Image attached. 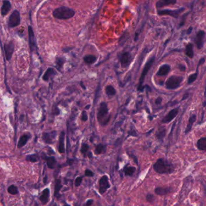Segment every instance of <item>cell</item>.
Listing matches in <instances>:
<instances>
[{
  "label": "cell",
  "mask_w": 206,
  "mask_h": 206,
  "mask_svg": "<svg viewBox=\"0 0 206 206\" xmlns=\"http://www.w3.org/2000/svg\"><path fill=\"white\" fill-rule=\"evenodd\" d=\"M153 169L159 174H170L175 170V166L168 160L160 158L153 164Z\"/></svg>",
  "instance_id": "6da1fadb"
},
{
  "label": "cell",
  "mask_w": 206,
  "mask_h": 206,
  "mask_svg": "<svg viewBox=\"0 0 206 206\" xmlns=\"http://www.w3.org/2000/svg\"><path fill=\"white\" fill-rule=\"evenodd\" d=\"M97 119L99 124L105 126L109 123L111 119V115L109 114V110L107 103L102 102L98 106L97 113Z\"/></svg>",
  "instance_id": "7a4b0ae2"
},
{
  "label": "cell",
  "mask_w": 206,
  "mask_h": 206,
  "mask_svg": "<svg viewBox=\"0 0 206 206\" xmlns=\"http://www.w3.org/2000/svg\"><path fill=\"white\" fill-rule=\"evenodd\" d=\"M75 15L73 9L65 6L57 7L53 12V15L55 18L59 20H68L73 18Z\"/></svg>",
  "instance_id": "3957f363"
},
{
  "label": "cell",
  "mask_w": 206,
  "mask_h": 206,
  "mask_svg": "<svg viewBox=\"0 0 206 206\" xmlns=\"http://www.w3.org/2000/svg\"><path fill=\"white\" fill-rule=\"evenodd\" d=\"M154 61H155V56H152L151 57H150L149 59L146 62V63L145 64L143 71H142V75H141L140 78V80H139V85H138V89H137L139 91H142L143 90L144 88L143 87V84L144 80L145 79L146 76L147 75L148 71H149L152 65L154 64Z\"/></svg>",
  "instance_id": "277c9868"
},
{
  "label": "cell",
  "mask_w": 206,
  "mask_h": 206,
  "mask_svg": "<svg viewBox=\"0 0 206 206\" xmlns=\"http://www.w3.org/2000/svg\"><path fill=\"white\" fill-rule=\"evenodd\" d=\"M184 80L183 76H172L169 77L166 82V87L169 89H175L178 88Z\"/></svg>",
  "instance_id": "5b68a950"
},
{
  "label": "cell",
  "mask_w": 206,
  "mask_h": 206,
  "mask_svg": "<svg viewBox=\"0 0 206 206\" xmlns=\"http://www.w3.org/2000/svg\"><path fill=\"white\" fill-rule=\"evenodd\" d=\"M21 23V15L19 11L14 10L10 15L7 22L8 27L9 28H14L18 26Z\"/></svg>",
  "instance_id": "8992f818"
},
{
  "label": "cell",
  "mask_w": 206,
  "mask_h": 206,
  "mask_svg": "<svg viewBox=\"0 0 206 206\" xmlns=\"http://www.w3.org/2000/svg\"><path fill=\"white\" fill-rule=\"evenodd\" d=\"M111 187L109 178L107 175L102 176L98 181V192L101 195H103L106 191Z\"/></svg>",
  "instance_id": "52a82bcc"
},
{
  "label": "cell",
  "mask_w": 206,
  "mask_h": 206,
  "mask_svg": "<svg viewBox=\"0 0 206 206\" xmlns=\"http://www.w3.org/2000/svg\"><path fill=\"white\" fill-rule=\"evenodd\" d=\"M184 8H181L179 9L176 10H170V9H164L158 10L157 13L159 15H168L174 18H178L179 15L182 12L184 11Z\"/></svg>",
  "instance_id": "ba28073f"
},
{
  "label": "cell",
  "mask_w": 206,
  "mask_h": 206,
  "mask_svg": "<svg viewBox=\"0 0 206 206\" xmlns=\"http://www.w3.org/2000/svg\"><path fill=\"white\" fill-rule=\"evenodd\" d=\"M119 59L123 68H127L130 65L132 61L130 53L127 52H124L122 53H120L119 56Z\"/></svg>",
  "instance_id": "9c48e42d"
},
{
  "label": "cell",
  "mask_w": 206,
  "mask_h": 206,
  "mask_svg": "<svg viewBox=\"0 0 206 206\" xmlns=\"http://www.w3.org/2000/svg\"><path fill=\"white\" fill-rule=\"evenodd\" d=\"M205 36V33L203 30H200L197 33L196 36L195 38L194 41L196 46L197 47L198 49H201L204 46V38Z\"/></svg>",
  "instance_id": "30bf717a"
},
{
  "label": "cell",
  "mask_w": 206,
  "mask_h": 206,
  "mask_svg": "<svg viewBox=\"0 0 206 206\" xmlns=\"http://www.w3.org/2000/svg\"><path fill=\"white\" fill-rule=\"evenodd\" d=\"M14 44L12 41H10L9 43H7L4 44V48L5 51V55L6 59L7 61H10L12 58L13 52H14Z\"/></svg>",
  "instance_id": "8fae6325"
},
{
  "label": "cell",
  "mask_w": 206,
  "mask_h": 206,
  "mask_svg": "<svg viewBox=\"0 0 206 206\" xmlns=\"http://www.w3.org/2000/svg\"><path fill=\"white\" fill-rule=\"evenodd\" d=\"M179 112V108H174L170 110L166 116L164 117L162 120L161 122L163 123H170L172 120H174L176 116L178 115Z\"/></svg>",
  "instance_id": "7c38bea8"
},
{
  "label": "cell",
  "mask_w": 206,
  "mask_h": 206,
  "mask_svg": "<svg viewBox=\"0 0 206 206\" xmlns=\"http://www.w3.org/2000/svg\"><path fill=\"white\" fill-rule=\"evenodd\" d=\"M173 189L172 187H156L154 192L156 195L159 196H164L172 192Z\"/></svg>",
  "instance_id": "4fadbf2b"
},
{
  "label": "cell",
  "mask_w": 206,
  "mask_h": 206,
  "mask_svg": "<svg viewBox=\"0 0 206 206\" xmlns=\"http://www.w3.org/2000/svg\"><path fill=\"white\" fill-rule=\"evenodd\" d=\"M28 31H29V45L30 50L32 52L34 50L36 47V41L34 30L32 29L31 26H29L28 27Z\"/></svg>",
  "instance_id": "5bb4252c"
},
{
  "label": "cell",
  "mask_w": 206,
  "mask_h": 206,
  "mask_svg": "<svg viewBox=\"0 0 206 206\" xmlns=\"http://www.w3.org/2000/svg\"><path fill=\"white\" fill-rule=\"evenodd\" d=\"M170 70V66L168 64H163L160 66L157 73H156V75L159 76H163L168 75Z\"/></svg>",
  "instance_id": "9a60e30c"
},
{
  "label": "cell",
  "mask_w": 206,
  "mask_h": 206,
  "mask_svg": "<svg viewBox=\"0 0 206 206\" xmlns=\"http://www.w3.org/2000/svg\"><path fill=\"white\" fill-rule=\"evenodd\" d=\"M176 3V0H160V1H156L155 5L156 8H161L169 5H174Z\"/></svg>",
  "instance_id": "2e32d148"
},
{
  "label": "cell",
  "mask_w": 206,
  "mask_h": 206,
  "mask_svg": "<svg viewBox=\"0 0 206 206\" xmlns=\"http://www.w3.org/2000/svg\"><path fill=\"white\" fill-rule=\"evenodd\" d=\"M12 8V5L10 1H4L3 6L1 8V13L3 16H5L8 14Z\"/></svg>",
  "instance_id": "e0dca14e"
},
{
  "label": "cell",
  "mask_w": 206,
  "mask_h": 206,
  "mask_svg": "<svg viewBox=\"0 0 206 206\" xmlns=\"http://www.w3.org/2000/svg\"><path fill=\"white\" fill-rule=\"evenodd\" d=\"M166 128L164 127H160L158 130L156 131L155 133V137L159 140L163 141V139L166 135Z\"/></svg>",
  "instance_id": "ac0fdd59"
},
{
  "label": "cell",
  "mask_w": 206,
  "mask_h": 206,
  "mask_svg": "<svg viewBox=\"0 0 206 206\" xmlns=\"http://www.w3.org/2000/svg\"><path fill=\"white\" fill-rule=\"evenodd\" d=\"M56 137V132L53 131L52 133H44L43 135V138L44 141L46 143H52V138Z\"/></svg>",
  "instance_id": "d6986e66"
},
{
  "label": "cell",
  "mask_w": 206,
  "mask_h": 206,
  "mask_svg": "<svg viewBox=\"0 0 206 206\" xmlns=\"http://www.w3.org/2000/svg\"><path fill=\"white\" fill-rule=\"evenodd\" d=\"M196 146L200 151H205L206 150V137L200 138L196 143Z\"/></svg>",
  "instance_id": "ffe728a7"
},
{
  "label": "cell",
  "mask_w": 206,
  "mask_h": 206,
  "mask_svg": "<svg viewBox=\"0 0 206 206\" xmlns=\"http://www.w3.org/2000/svg\"><path fill=\"white\" fill-rule=\"evenodd\" d=\"M185 54L186 55L189 57V58L192 59L194 56L193 53V45L192 43H189L185 48Z\"/></svg>",
  "instance_id": "44dd1931"
},
{
  "label": "cell",
  "mask_w": 206,
  "mask_h": 206,
  "mask_svg": "<svg viewBox=\"0 0 206 206\" xmlns=\"http://www.w3.org/2000/svg\"><path fill=\"white\" fill-rule=\"evenodd\" d=\"M196 116L195 114H192V116L190 117V118H189V123H188V125H187V127L185 130V134H188L189 132L191 131L192 126L193 125V123H195V122L196 121Z\"/></svg>",
  "instance_id": "7402d4cb"
},
{
  "label": "cell",
  "mask_w": 206,
  "mask_h": 206,
  "mask_svg": "<svg viewBox=\"0 0 206 206\" xmlns=\"http://www.w3.org/2000/svg\"><path fill=\"white\" fill-rule=\"evenodd\" d=\"M50 191L48 189H45L43 191L42 195L40 196V200L43 204H46L48 201Z\"/></svg>",
  "instance_id": "603a6c76"
},
{
  "label": "cell",
  "mask_w": 206,
  "mask_h": 206,
  "mask_svg": "<svg viewBox=\"0 0 206 206\" xmlns=\"http://www.w3.org/2000/svg\"><path fill=\"white\" fill-rule=\"evenodd\" d=\"M64 139H65V133L62 131L59 137V145L58 150L61 154L65 152V146H64Z\"/></svg>",
  "instance_id": "cb8c5ba5"
},
{
  "label": "cell",
  "mask_w": 206,
  "mask_h": 206,
  "mask_svg": "<svg viewBox=\"0 0 206 206\" xmlns=\"http://www.w3.org/2000/svg\"><path fill=\"white\" fill-rule=\"evenodd\" d=\"M136 171V168L134 166H126L124 169H123V172L125 176L131 177L134 175L135 172Z\"/></svg>",
  "instance_id": "d4e9b609"
},
{
  "label": "cell",
  "mask_w": 206,
  "mask_h": 206,
  "mask_svg": "<svg viewBox=\"0 0 206 206\" xmlns=\"http://www.w3.org/2000/svg\"><path fill=\"white\" fill-rule=\"evenodd\" d=\"M106 151V147L105 145H103V144H98L96 145L95 149H94V153L96 155H101L105 154Z\"/></svg>",
  "instance_id": "484cf974"
},
{
  "label": "cell",
  "mask_w": 206,
  "mask_h": 206,
  "mask_svg": "<svg viewBox=\"0 0 206 206\" xmlns=\"http://www.w3.org/2000/svg\"><path fill=\"white\" fill-rule=\"evenodd\" d=\"M97 57L94 55L92 54H89V55H86L84 57V61L87 64H93L95 63L97 61Z\"/></svg>",
  "instance_id": "4316f807"
},
{
  "label": "cell",
  "mask_w": 206,
  "mask_h": 206,
  "mask_svg": "<svg viewBox=\"0 0 206 206\" xmlns=\"http://www.w3.org/2000/svg\"><path fill=\"white\" fill-rule=\"evenodd\" d=\"M56 75V71L53 68H49L47 70V71L45 72V74L44 75L43 79L44 80L47 81L53 75Z\"/></svg>",
  "instance_id": "83f0119b"
},
{
  "label": "cell",
  "mask_w": 206,
  "mask_h": 206,
  "mask_svg": "<svg viewBox=\"0 0 206 206\" xmlns=\"http://www.w3.org/2000/svg\"><path fill=\"white\" fill-rule=\"evenodd\" d=\"M29 138H30V135H27V134H25V135H23L22 136H21L19 142H18V147L19 148H21V147H23L24 146H25L26 145L27 142H28Z\"/></svg>",
  "instance_id": "f1b7e54d"
},
{
  "label": "cell",
  "mask_w": 206,
  "mask_h": 206,
  "mask_svg": "<svg viewBox=\"0 0 206 206\" xmlns=\"http://www.w3.org/2000/svg\"><path fill=\"white\" fill-rule=\"evenodd\" d=\"M45 160L47 162V165L49 168L53 169L55 167L56 161L54 157H53V156H48V157L45 158Z\"/></svg>",
  "instance_id": "f546056e"
},
{
  "label": "cell",
  "mask_w": 206,
  "mask_h": 206,
  "mask_svg": "<svg viewBox=\"0 0 206 206\" xmlns=\"http://www.w3.org/2000/svg\"><path fill=\"white\" fill-rule=\"evenodd\" d=\"M105 93L108 96H113L116 94V90L112 85H107L105 87Z\"/></svg>",
  "instance_id": "4dcf8cb0"
},
{
  "label": "cell",
  "mask_w": 206,
  "mask_h": 206,
  "mask_svg": "<svg viewBox=\"0 0 206 206\" xmlns=\"http://www.w3.org/2000/svg\"><path fill=\"white\" fill-rule=\"evenodd\" d=\"M198 69L196 70V71L194 73V74H192L190 76H189L188 80H187V84L189 85H191L192 83L196 80L197 77H198Z\"/></svg>",
  "instance_id": "1f68e13d"
},
{
  "label": "cell",
  "mask_w": 206,
  "mask_h": 206,
  "mask_svg": "<svg viewBox=\"0 0 206 206\" xmlns=\"http://www.w3.org/2000/svg\"><path fill=\"white\" fill-rule=\"evenodd\" d=\"M62 187V185L61 184V181L60 179H56L55 182V187H54V195L57 196V193H59L61 188Z\"/></svg>",
  "instance_id": "d6a6232c"
},
{
  "label": "cell",
  "mask_w": 206,
  "mask_h": 206,
  "mask_svg": "<svg viewBox=\"0 0 206 206\" xmlns=\"http://www.w3.org/2000/svg\"><path fill=\"white\" fill-rule=\"evenodd\" d=\"M7 191L11 195H16L18 193V188L15 185H12L10 186L7 189Z\"/></svg>",
  "instance_id": "836d02e7"
},
{
  "label": "cell",
  "mask_w": 206,
  "mask_h": 206,
  "mask_svg": "<svg viewBox=\"0 0 206 206\" xmlns=\"http://www.w3.org/2000/svg\"><path fill=\"white\" fill-rule=\"evenodd\" d=\"M88 150H89V146H88V145L85 143H82V146H81V149H80V152H81V153L82 154L84 155V156H86V154L88 152Z\"/></svg>",
  "instance_id": "e575fe53"
},
{
  "label": "cell",
  "mask_w": 206,
  "mask_h": 206,
  "mask_svg": "<svg viewBox=\"0 0 206 206\" xmlns=\"http://www.w3.org/2000/svg\"><path fill=\"white\" fill-rule=\"evenodd\" d=\"M26 160L29 161L32 163H35L38 160V156L37 155H30L27 156L26 157Z\"/></svg>",
  "instance_id": "d590c367"
},
{
  "label": "cell",
  "mask_w": 206,
  "mask_h": 206,
  "mask_svg": "<svg viewBox=\"0 0 206 206\" xmlns=\"http://www.w3.org/2000/svg\"><path fill=\"white\" fill-rule=\"evenodd\" d=\"M146 200L148 203H149L150 204H153L155 201V196L153 194L147 193L146 196Z\"/></svg>",
  "instance_id": "8d00e7d4"
},
{
  "label": "cell",
  "mask_w": 206,
  "mask_h": 206,
  "mask_svg": "<svg viewBox=\"0 0 206 206\" xmlns=\"http://www.w3.org/2000/svg\"><path fill=\"white\" fill-rule=\"evenodd\" d=\"M56 62L57 68H61L64 64V59L62 58V57H57Z\"/></svg>",
  "instance_id": "74e56055"
},
{
  "label": "cell",
  "mask_w": 206,
  "mask_h": 206,
  "mask_svg": "<svg viewBox=\"0 0 206 206\" xmlns=\"http://www.w3.org/2000/svg\"><path fill=\"white\" fill-rule=\"evenodd\" d=\"M82 179H83V177H79L76 178L75 181V186L76 187H79L82 184Z\"/></svg>",
  "instance_id": "f35d334b"
},
{
  "label": "cell",
  "mask_w": 206,
  "mask_h": 206,
  "mask_svg": "<svg viewBox=\"0 0 206 206\" xmlns=\"http://www.w3.org/2000/svg\"><path fill=\"white\" fill-rule=\"evenodd\" d=\"M85 175L88 177H93L94 176V173L89 169H86L85 170Z\"/></svg>",
  "instance_id": "ab89813d"
},
{
  "label": "cell",
  "mask_w": 206,
  "mask_h": 206,
  "mask_svg": "<svg viewBox=\"0 0 206 206\" xmlns=\"http://www.w3.org/2000/svg\"><path fill=\"white\" fill-rule=\"evenodd\" d=\"M82 120L83 122H86L88 120V116L87 112L85 111H84L82 113V117H81Z\"/></svg>",
  "instance_id": "60d3db41"
},
{
  "label": "cell",
  "mask_w": 206,
  "mask_h": 206,
  "mask_svg": "<svg viewBox=\"0 0 206 206\" xmlns=\"http://www.w3.org/2000/svg\"><path fill=\"white\" fill-rule=\"evenodd\" d=\"M178 67H179V70H180L181 71H186V68L185 66H184V65H183V64H179Z\"/></svg>",
  "instance_id": "b9f144b4"
},
{
  "label": "cell",
  "mask_w": 206,
  "mask_h": 206,
  "mask_svg": "<svg viewBox=\"0 0 206 206\" xmlns=\"http://www.w3.org/2000/svg\"><path fill=\"white\" fill-rule=\"evenodd\" d=\"M162 98L159 97H158L157 98H156V101H155V104L156 105H160L161 103V102H162Z\"/></svg>",
  "instance_id": "7bdbcfd3"
},
{
  "label": "cell",
  "mask_w": 206,
  "mask_h": 206,
  "mask_svg": "<svg viewBox=\"0 0 206 206\" xmlns=\"http://www.w3.org/2000/svg\"><path fill=\"white\" fill-rule=\"evenodd\" d=\"M93 200L92 199H91V200H88L87 202H86V204H85V206H91L93 203Z\"/></svg>",
  "instance_id": "ee69618b"
},
{
  "label": "cell",
  "mask_w": 206,
  "mask_h": 206,
  "mask_svg": "<svg viewBox=\"0 0 206 206\" xmlns=\"http://www.w3.org/2000/svg\"><path fill=\"white\" fill-rule=\"evenodd\" d=\"M188 97H189V93H185L184 95H183V97L182 98V99H181V101H184V100H186V98H188Z\"/></svg>",
  "instance_id": "f6af8a7d"
},
{
  "label": "cell",
  "mask_w": 206,
  "mask_h": 206,
  "mask_svg": "<svg viewBox=\"0 0 206 206\" xmlns=\"http://www.w3.org/2000/svg\"><path fill=\"white\" fill-rule=\"evenodd\" d=\"M205 62V59L204 58H201L200 60V61H199V64H198V67H199V66L201 64H203Z\"/></svg>",
  "instance_id": "bcb514c9"
},
{
  "label": "cell",
  "mask_w": 206,
  "mask_h": 206,
  "mask_svg": "<svg viewBox=\"0 0 206 206\" xmlns=\"http://www.w3.org/2000/svg\"><path fill=\"white\" fill-rule=\"evenodd\" d=\"M192 29H193V28L191 27L189 28V29H188V30H187V35H190V34H191V33L192 31Z\"/></svg>",
  "instance_id": "7dc6e473"
},
{
  "label": "cell",
  "mask_w": 206,
  "mask_h": 206,
  "mask_svg": "<svg viewBox=\"0 0 206 206\" xmlns=\"http://www.w3.org/2000/svg\"><path fill=\"white\" fill-rule=\"evenodd\" d=\"M88 157L90 159H91L93 158V154H92V152H88Z\"/></svg>",
  "instance_id": "c3c4849f"
},
{
  "label": "cell",
  "mask_w": 206,
  "mask_h": 206,
  "mask_svg": "<svg viewBox=\"0 0 206 206\" xmlns=\"http://www.w3.org/2000/svg\"><path fill=\"white\" fill-rule=\"evenodd\" d=\"M47 177H45L44 178V179H43V181H44V183H46V182H47Z\"/></svg>",
  "instance_id": "681fc988"
},
{
  "label": "cell",
  "mask_w": 206,
  "mask_h": 206,
  "mask_svg": "<svg viewBox=\"0 0 206 206\" xmlns=\"http://www.w3.org/2000/svg\"><path fill=\"white\" fill-rule=\"evenodd\" d=\"M80 85H81V86L82 87V88H83L84 89H85V86H84V85H83V84H82V82H80Z\"/></svg>",
  "instance_id": "f907efd6"
},
{
  "label": "cell",
  "mask_w": 206,
  "mask_h": 206,
  "mask_svg": "<svg viewBox=\"0 0 206 206\" xmlns=\"http://www.w3.org/2000/svg\"><path fill=\"white\" fill-rule=\"evenodd\" d=\"M89 108V105H88V106H87V108H87V109H88Z\"/></svg>",
  "instance_id": "816d5d0a"
},
{
  "label": "cell",
  "mask_w": 206,
  "mask_h": 206,
  "mask_svg": "<svg viewBox=\"0 0 206 206\" xmlns=\"http://www.w3.org/2000/svg\"><path fill=\"white\" fill-rule=\"evenodd\" d=\"M203 105H204V107H205V102H204V104H203Z\"/></svg>",
  "instance_id": "f5cc1de1"
},
{
  "label": "cell",
  "mask_w": 206,
  "mask_h": 206,
  "mask_svg": "<svg viewBox=\"0 0 206 206\" xmlns=\"http://www.w3.org/2000/svg\"><path fill=\"white\" fill-rule=\"evenodd\" d=\"M64 206H71V205H64Z\"/></svg>",
  "instance_id": "db71d44e"
}]
</instances>
